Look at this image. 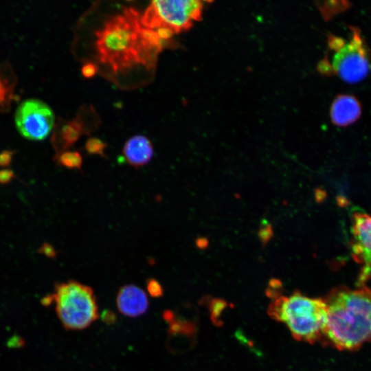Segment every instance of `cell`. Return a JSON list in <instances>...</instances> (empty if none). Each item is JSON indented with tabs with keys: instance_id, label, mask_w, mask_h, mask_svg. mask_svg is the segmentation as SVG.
I'll return each mask as SVG.
<instances>
[{
	"instance_id": "cell-1",
	"label": "cell",
	"mask_w": 371,
	"mask_h": 371,
	"mask_svg": "<svg viewBox=\"0 0 371 371\" xmlns=\"http://www.w3.org/2000/svg\"><path fill=\"white\" fill-rule=\"evenodd\" d=\"M95 34L99 60L115 72L137 64L152 69L163 49L159 42L146 32L139 12L131 7L109 17Z\"/></svg>"
},
{
	"instance_id": "cell-2",
	"label": "cell",
	"mask_w": 371,
	"mask_h": 371,
	"mask_svg": "<svg viewBox=\"0 0 371 371\" xmlns=\"http://www.w3.org/2000/svg\"><path fill=\"white\" fill-rule=\"evenodd\" d=\"M324 299L327 322L323 340L339 350H355L371 341V288L340 286Z\"/></svg>"
},
{
	"instance_id": "cell-3",
	"label": "cell",
	"mask_w": 371,
	"mask_h": 371,
	"mask_svg": "<svg viewBox=\"0 0 371 371\" xmlns=\"http://www.w3.org/2000/svg\"><path fill=\"white\" fill-rule=\"evenodd\" d=\"M268 313L284 323L297 341L314 344L324 339L327 322L324 298L310 297L298 291L279 295L269 304Z\"/></svg>"
},
{
	"instance_id": "cell-4",
	"label": "cell",
	"mask_w": 371,
	"mask_h": 371,
	"mask_svg": "<svg viewBox=\"0 0 371 371\" xmlns=\"http://www.w3.org/2000/svg\"><path fill=\"white\" fill-rule=\"evenodd\" d=\"M42 302L54 304L56 313L67 330H83L99 316L93 289L74 280L57 283L54 293L43 297Z\"/></svg>"
},
{
	"instance_id": "cell-5",
	"label": "cell",
	"mask_w": 371,
	"mask_h": 371,
	"mask_svg": "<svg viewBox=\"0 0 371 371\" xmlns=\"http://www.w3.org/2000/svg\"><path fill=\"white\" fill-rule=\"evenodd\" d=\"M348 38L330 36L328 45L331 59L324 61V71L338 76L344 81L355 83L363 80L371 69L370 52L359 27L349 26Z\"/></svg>"
},
{
	"instance_id": "cell-6",
	"label": "cell",
	"mask_w": 371,
	"mask_h": 371,
	"mask_svg": "<svg viewBox=\"0 0 371 371\" xmlns=\"http://www.w3.org/2000/svg\"><path fill=\"white\" fill-rule=\"evenodd\" d=\"M202 9L201 1H153L141 16V23L148 29L167 27L177 34L189 29L194 21L199 19Z\"/></svg>"
},
{
	"instance_id": "cell-7",
	"label": "cell",
	"mask_w": 371,
	"mask_h": 371,
	"mask_svg": "<svg viewBox=\"0 0 371 371\" xmlns=\"http://www.w3.org/2000/svg\"><path fill=\"white\" fill-rule=\"evenodd\" d=\"M17 131L25 138L41 141L46 139L54 125L51 107L38 99H27L17 107L14 115Z\"/></svg>"
},
{
	"instance_id": "cell-8",
	"label": "cell",
	"mask_w": 371,
	"mask_h": 371,
	"mask_svg": "<svg viewBox=\"0 0 371 371\" xmlns=\"http://www.w3.org/2000/svg\"><path fill=\"white\" fill-rule=\"evenodd\" d=\"M352 256L361 265L357 286L371 279V216L356 212L352 220Z\"/></svg>"
},
{
	"instance_id": "cell-9",
	"label": "cell",
	"mask_w": 371,
	"mask_h": 371,
	"mask_svg": "<svg viewBox=\"0 0 371 371\" xmlns=\"http://www.w3.org/2000/svg\"><path fill=\"white\" fill-rule=\"evenodd\" d=\"M116 306L122 314L130 317H136L147 311L148 296L142 289L135 285H124L118 291Z\"/></svg>"
},
{
	"instance_id": "cell-10",
	"label": "cell",
	"mask_w": 371,
	"mask_h": 371,
	"mask_svg": "<svg viewBox=\"0 0 371 371\" xmlns=\"http://www.w3.org/2000/svg\"><path fill=\"white\" fill-rule=\"evenodd\" d=\"M362 106L353 95L340 94L333 100L330 110L332 122L338 126H346L360 117Z\"/></svg>"
},
{
	"instance_id": "cell-11",
	"label": "cell",
	"mask_w": 371,
	"mask_h": 371,
	"mask_svg": "<svg viewBox=\"0 0 371 371\" xmlns=\"http://www.w3.org/2000/svg\"><path fill=\"white\" fill-rule=\"evenodd\" d=\"M122 151L127 163L136 168L148 164L154 153L150 139L139 135L129 138L125 142Z\"/></svg>"
},
{
	"instance_id": "cell-12",
	"label": "cell",
	"mask_w": 371,
	"mask_h": 371,
	"mask_svg": "<svg viewBox=\"0 0 371 371\" xmlns=\"http://www.w3.org/2000/svg\"><path fill=\"white\" fill-rule=\"evenodd\" d=\"M85 132L83 122L79 118H75L61 124L54 131L52 142L58 153H63L72 146Z\"/></svg>"
},
{
	"instance_id": "cell-13",
	"label": "cell",
	"mask_w": 371,
	"mask_h": 371,
	"mask_svg": "<svg viewBox=\"0 0 371 371\" xmlns=\"http://www.w3.org/2000/svg\"><path fill=\"white\" fill-rule=\"evenodd\" d=\"M58 164L69 169H78L81 170L82 157L76 150H67L60 153L56 157Z\"/></svg>"
},
{
	"instance_id": "cell-14",
	"label": "cell",
	"mask_w": 371,
	"mask_h": 371,
	"mask_svg": "<svg viewBox=\"0 0 371 371\" xmlns=\"http://www.w3.org/2000/svg\"><path fill=\"white\" fill-rule=\"evenodd\" d=\"M14 85L0 73V111L5 110L12 100Z\"/></svg>"
},
{
	"instance_id": "cell-15",
	"label": "cell",
	"mask_w": 371,
	"mask_h": 371,
	"mask_svg": "<svg viewBox=\"0 0 371 371\" xmlns=\"http://www.w3.org/2000/svg\"><path fill=\"white\" fill-rule=\"evenodd\" d=\"M107 147L106 144L97 137H91L85 144V149L90 155H100L104 157V150Z\"/></svg>"
},
{
	"instance_id": "cell-16",
	"label": "cell",
	"mask_w": 371,
	"mask_h": 371,
	"mask_svg": "<svg viewBox=\"0 0 371 371\" xmlns=\"http://www.w3.org/2000/svg\"><path fill=\"white\" fill-rule=\"evenodd\" d=\"M147 290L153 297H158L163 294V288L161 284L154 278L149 279L147 281Z\"/></svg>"
},
{
	"instance_id": "cell-17",
	"label": "cell",
	"mask_w": 371,
	"mask_h": 371,
	"mask_svg": "<svg viewBox=\"0 0 371 371\" xmlns=\"http://www.w3.org/2000/svg\"><path fill=\"white\" fill-rule=\"evenodd\" d=\"M82 74L85 78L93 77L98 71L96 65L91 62L83 65L81 69Z\"/></svg>"
},
{
	"instance_id": "cell-18",
	"label": "cell",
	"mask_w": 371,
	"mask_h": 371,
	"mask_svg": "<svg viewBox=\"0 0 371 371\" xmlns=\"http://www.w3.org/2000/svg\"><path fill=\"white\" fill-rule=\"evenodd\" d=\"M14 151L5 150L0 153V166L5 167L10 164Z\"/></svg>"
},
{
	"instance_id": "cell-19",
	"label": "cell",
	"mask_w": 371,
	"mask_h": 371,
	"mask_svg": "<svg viewBox=\"0 0 371 371\" xmlns=\"http://www.w3.org/2000/svg\"><path fill=\"white\" fill-rule=\"evenodd\" d=\"M40 254H44L49 258H54L56 256V251L54 247L47 243H44L38 249Z\"/></svg>"
},
{
	"instance_id": "cell-20",
	"label": "cell",
	"mask_w": 371,
	"mask_h": 371,
	"mask_svg": "<svg viewBox=\"0 0 371 371\" xmlns=\"http://www.w3.org/2000/svg\"><path fill=\"white\" fill-rule=\"evenodd\" d=\"M14 177L12 170L3 169L0 170V183L7 184L10 183Z\"/></svg>"
},
{
	"instance_id": "cell-21",
	"label": "cell",
	"mask_w": 371,
	"mask_h": 371,
	"mask_svg": "<svg viewBox=\"0 0 371 371\" xmlns=\"http://www.w3.org/2000/svg\"><path fill=\"white\" fill-rule=\"evenodd\" d=\"M155 31L158 36L163 41L170 38L175 34L172 30L167 27H160Z\"/></svg>"
}]
</instances>
